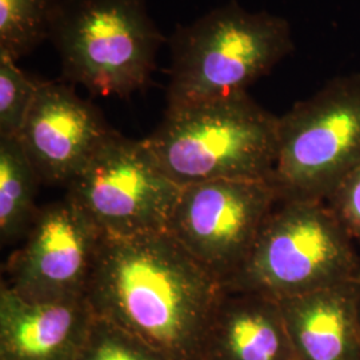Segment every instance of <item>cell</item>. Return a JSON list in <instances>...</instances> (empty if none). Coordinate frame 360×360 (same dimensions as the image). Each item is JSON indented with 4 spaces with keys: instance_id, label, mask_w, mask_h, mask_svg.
Instances as JSON below:
<instances>
[{
    "instance_id": "cell-1",
    "label": "cell",
    "mask_w": 360,
    "mask_h": 360,
    "mask_svg": "<svg viewBox=\"0 0 360 360\" xmlns=\"http://www.w3.org/2000/svg\"><path fill=\"white\" fill-rule=\"evenodd\" d=\"M223 284L167 231L104 236L86 297L95 316L172 360H200Z\"/></svg>"
},
{
    "instance_id": "cell-2",
    "label": "cell",
    "mask_w": 360,
    "mask_h": 360,
    "mask_svg": "<svg viewBox=\"0 0 360 360\" xmlns=\"http://www.w3.org/2000/svg\"><path fill=\"white\" fill-rule=\"evenodd\" d=\"M279 116L248 92L167 107L143 141L159 167L179 187L208 180L271 181L278 155Z\"/></svg>"
},
{
    "instance_id": "cell-3",
    "label": "cell",
    "mask_w": 360,
    "mask_h": 360,
    "mask_svg": "<svg viewBox=\"0 0 360 360\" xmlns=\"http://www.w3.org/2000/svg\"><path fill=\"white\" fill-rule=\"evenodd\" d=\"M169 44L167 107L245 92L295 50L284 18L247 11L235 0L178 27Z\"/></svg>"
},
{
    "instance_id": "cell-4",
    "label": "cell",
    "mask_w": 360,
    "mask_h": 360,
    "mask_svg": "<svg viewBox=\"0 0 360 360\" xmlns=\"http://www.w3.org/2000/svg\"><path fill=\"white\" fill-rule=\"evenodd\" d=\"M50 40L63 82L92 95L127 99L148 86L165 37L147 0H62Z\"/></svg>"
},
{
    "instance_id": "cell-5",
    "label": "cell",
    "mask_w": 360,
    "mask_h": 360,
    "mask_svg": "<svg viewBox=\"0 0 360 360\" xmlns=\"http://www.w3.org/2000/svg\"><path fill=\"white\" fill-rule=\"evenodd\" d=\"M356 281L355 242L327 205L279 200L245 264L223 287L282 300Z\"/></svg>"
},
{
    "instance_id": "cell-6",
    "label": "cell",
    "mask_w": 360,
    "mask_h": 360,
    "mask_svg": "<svg viewBox=\"0 0 360 360\" xmlns=\"http://www.w3.org/2000/svg\"><path fill=\"white\" fill-rule=\"evenodd\" d=\"M360 166V72L328 80L279 116L271 183L281 200L324 202Z\"/></svg>"
},
{
    "instance_id": "cell-7",
    "label": "cell",
    "mask_w": 360,
    "mask_h": 360,
    "mask_svg": "<svg viewBox=\"0 0 360 360\" xmlns=\"http://www.w3.org/2000/svg\"><path fill=\"white\" fill-rule=\"evenodd\" d=\"M179 193L143 139L114 129L68 183L67 198L104 236L126 238L167 231Z\"/></svg>"
},
{
    "instance_id": "cell-8",
    "label": "cell",
    "mask_w": 360,
    "mask_h": 360,
    "mask_svg": "<svg viewBox=\"0 0 360 360\" xmlns=\"http://www.w3.org/2000/svg\"><path fill=\"white\" fill-rule=\"evenodd\" d=\"M281 200L267 180H208L180 187L167 232L221 284L245 264Z\"/></svg>"
},
{
    "instance_id": "cell-9",
    "label": "cell",
    "mask_w": 360,
    "mask_h": 360,
    "mask_svg": "<svg viewBox=\"0 0 360 360\" xmlns=\"http://www.w3.org/2000/svg\"><path fill=\"white\" fill-rule=\"evenodd\" d=\"M104 235L65 196L39 210L26 242L7 263V282L28 302L86 297Z\"/></svg>"
},
{
    "instance_id": "cell-10",
    "label": "cell",
    "mask_w": 360,
    "mask_h": 360,
    "mask_svg": "<svg viewBox=\"0 0 360 360\" xmlns=\"http://www.w3.org/2000/svg\"><path fill=\"white\" fill-rule=\"evenodd\" d=\"M112 131L72 84L43 82L16 138L41 183L68 186Z\"/></svg>"
},
{
    "instance_id": "cell-11",
    "label": "cell",
    "mask_w": 360,
    "mask_h": 360,
    "mask_svg": "<svg viewBox=\"0 0 360 360\" xmlns=\"http://www.w3.org/2000/svg\"><path fill=\"white\" fill-rule=\"evenodd\" d=\"M94 321L87 297L28 302L1 282L0 360H77Z\"/></svg>"
},
{
    "instance_id": "cell-12",
    "label": "cell",
    "mask_w": 360,
    "mask_h": 360,
    "mask_svg": "<svg viewBox=\"0 0 360 360\" xmlns=\"http://www.w3.org/2000/svg\"><path fill=\"white\" fill-rule=\"evenodd\" d=\"M200 360H295L279 300L223 287Z\"/></svg>"
},
{
    "instance_id": "cell-13",
    "label": "cell",
    "mask_w": 360,
    "mask_h": 360,
    "mask_svg": "<svg viewBox=\"0 0 360 360\" xmlns=\"http://www.w3.org/2000/svg\"><path fill=\"white\" fill-rule=\"evenodd\" d=\"M279 304L295 360H360V281Z\"/></svg>"
},
{
    "instance_id": "cell-14",
    "label": "cell",
    "mask_w": 360,
    "mask_h": 360,
    "mask_svg": "<svg viewBox=\"0 0 360 360\" xmlns=\"http://www.w3.org/2000/svg\"><path fill=\"white\" fill-rule=\"evenodd\" d=\"M41 180L18 138L0 136V239H19L38 217L35 196Z\"/></svg>"
},
{
    "instance_id": "cell-15",
    "label": "cell",
    "mask_w": 360,
    "mask_h": 360,
    "mask_svg": "<svg viewBox=\"0 0 360 360\" xmlns=\"http://www.w3.org/2000/svg\"><path fill=\"white\" fill-rule=\"evenodd\" d=\"M62 0H0V52L18 60L50 39Z\"/></svg>"
},
{
    "instance_id": "cell-16",
    "label": "cell",
    "mask_w": 360,
    "mask_h": 360,
    "mask_svg": "<svg viewBox=\"0 0 360 360\" xmlns=\"http://www.w3.org/2000/svg\"><path fill=\"white\" fill-rule=\"evenodd\" d=\"M41 83L20 70L10 55L0 52V136L19 135Z\"/></svg>"
},
{
    "instance_id": "cell-17",
    "label": "cell",
    "mask_w": 360,
    "mask_h": 360,
    "mask_svg": "<svg viewBox=\"0 0 360 360\" xmlns=\"http://www.w3.org/2000/svg\"><path fill=\"white\" fill-rule=\"evenodd\" d=\"M77 360H172L141 339L95 316Z\"/></svg>"
},
{
    "instance_id": "cell-18",
    "label": "cell",
    "mask_w": 360,
    "mask_h": 360,
    "mask_svg": "<svg viewBox=\"0 0 360 360\" xmlns=\"http://www.w3.org/2000/svg\"><path fill=\"white\" fill-rule=\"evenodd\" d=\"M324 203L354 242H360V166L351 171Z\"/></svg>"
}]
</instances>
